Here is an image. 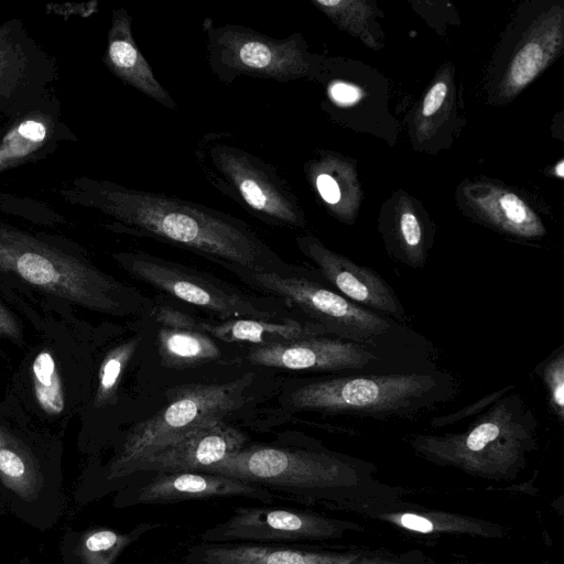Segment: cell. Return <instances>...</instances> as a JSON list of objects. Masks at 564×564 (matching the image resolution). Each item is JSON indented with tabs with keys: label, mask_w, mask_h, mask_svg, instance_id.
I'll list each match as a JSON object with an SVG mask.
<instances>
[{
	"label": "cell",
	"mask_w": 564,
	"mask_h": 564,
	"mask_svg": "<svg viewBox=\"0 0 564 564\" xmlns=\"http://www.w3.org/2000/svg\"><path fill=\"white\" fill-rule=\"evenodd\" d=\"M202 329L214 338L226 343H248L254 347L288 344L303 338L325 336L324 327L312 321L300 322L286 318L270 319L236 318L218 324L200 322Z\"/></svg>",
	"instance_id": "cell-22"
},
{
	"label": "cell",
	"mask_w": 564,
	"mask_h": 564,
	"mask_svg": "<svg viewBox=\"0 0 564 564\" xmlns=\"http://www.w3.org/2000/svg\"><path fill=\"white\" fill-rule=\"evenodd\" d=\"M204 33L209 69L225 84L239 76L286 83L310 78L316 72V62L300 33L276 39L231 23L207 25Z\"/></svg>",
	"instance_id": "cell-8"
},
{
	"label": "cell",
	"mask_w": 564,
	"mask_h": 564,
	"mask_svg": "<svg viewBox=\"0 0 564 564\" xmlns=\"http://www.w3.org/2000/svg\"><path fill=\"white\" fill-rule=\"evenodd\" d=\"M63 195L109 216L120 232L187 249L243 280L256 272L294 271L246 221L196 202L90 177L76 178Z\"/></svg>",
	"instance_id": "cell-1"
},
{
	"label": "cell",
	"mask_w": 564,
	"mask_h": 564,
	"mask_svg": "<svg viewBox=\"0 0 564 564\" xmlns=\"http://www.w3.org/2000/svg\"><path fill=\"white\" fill-rule=\"evenodd\" d=\"M300 251L312 260L322 276L339 294L357 305L371 308L405 323L406 313L393 289L372 269L358 265L346 257L326 248L313 236H297Z\"/></svg>",
	"instance_id": "cell-15"
},
{
	"label": "cell",
	"mask_w": 564,
	"mask_h": 564,
	"mask_svg": "<svg viewBox=\"0 0 564 564\" xmlns=\"http://www.w3.org/2000/svg\"><path fill=\"white\" fill-rule=\"evenodd\" d=\"M514 389L513 384H508L503 387L502 389L491 392L481 399L475 401L474 403H470L462 409H459L456 412L433 417L431 421V425L434 427H443L453 423H456L458 421H462L468 416H474L480 414L485 409H488L491 404L497 402L499 399L505 397L507 393L511 392Z\"/></svg>",
	"instance_id": "cell-29"
},
{
	"label": "cell",
	"mask_w": 564,
	"mask_h": 564,
	"mask_svg": "<svg viewBox=\"0 0 564 564\" xmlns=\"http://www.w3.org/2000/svg\"><path fill=\"white\" fill-rule=\"evenodd\" d=\"M247 359L257 366L289 370H361L378 360L369 346L336 337L315 336L288 344L252 347Z\"/></svg>",
	"instance_id": "cell-16"
},
{
	"label": "cell",
	"mask_w": 564,
	"mask_h": 564,
	"mask_svg": "<svg viewBox=\"0 0 564 564\" xmlns=\"http://www.w3.org/2000/svg\"><path fill=\"white\" fill-rule=\"evenodd\" d=\"M51 134L44 115H30L8 133L0 145V170L13 166L41 149Z\"/></svg>",
	"instance_id": "cell-23"
},
{
	"label": "cell",
	"mask_w": 564,
	"mask_h": 564,
	"mask_svg": "<svg viewBox=\"0 0 564 564\" xmlns=\"http://www.w3.org/2000/svg\"><path fill=\"white\" fill-rule=\"evenodd\" d=\"M160 522H141L127 532L93 527L66 532L59 544L63 564H115L143 534L161 528Z\"/></svg>",
	"instance_id": "cell-21"
},
{
	"label": "cell",
	"mask_w": 564,
	"mask_h": 564,
	"mask_svg": "<svg viewBox=\"0 0 564 564\" xmlns=\"http://www.w3.org/2000/svg\"><path fill=\"white\" fill-rule=\"evenodd\" d=\"M558 177H563L564 176V162L563 161H560L558 164L556 165V169H555Z\"/></svg>",
	"instance_id": "cell-34"
},
{
	"label": "cell",
	"mask_w": 564,
	"mask_h": 564,
	"mask_svg": "<svg viewBox=\"0 0 564 564\" xmlns=\"http://www.w3.org/2000/svg\"><path fill=\"white\" fill-rule=\"evenodd\" d=\"M117 509L142 505H169L217 498H248L272 503L269 490L228 476L206 471H173L138 475L115 492Z\"/></svg>",
	"instance_id": "cell-13"
},
{
	"label": "cell",
	"mask_w": 564,
	"mask_h": 564,
	"mask_svg": "<svg viewBox=\"0 0 564 564\" xmlns=\"http://www.w3.org/2000/svg\"><path fill=\"white\" fill-rule=\"evenodd\" d=\"M547 393V405L552 414L564 422V345L554 349L535 367Z\"/></svg>",
	"instance_id": "cell-27"
},
{
	"label": "cell",
	"mask_w": 564,
	"mask_h": 564,
	"mask_svg": "<svg viewBox=\"0 0 564 564\" xmlns=\"http://www.w3.org/2000/svg\"><path fill=\"white\" fill-rule=\"evenodd\" d=\"M0 270L86 308L127 316L151 302L135 289L96 268L88 259L48 240L0 224Z\"/></svg>",
	"instance_id": "cell-2"
},
{
	"label": "cell",
	"mask_w": 564,
	"mask_h": 564,
	"mask_svg": "<svg viewBox=\"0 0 564 564\" xmlns=\"http://www.w3.org/2000/svg\"><path fill=\"white\" fill-rule=\"evenodd\" d=\"M447 94V85L444 82H437L427 91L424 101L422 112L429 117L435 113L442 106Z\"/></svg>",
	"instance_id": "cell-31"
},
{
	"label": "cell",
	"mask_w": 564,
	"mask_h": 564,
	"mask_svg": "<svg viewBox=\"0 0 564 564\" xmlns=\"http://www.w3.org/2000/svg\"><path fill=\"white\" fill-rule=\"evenodd\" d=\"M546 54L538 41L524 45L512 61L509 84L512 88H522L529 84L544 66Z\"/></svg>",
	"instance_id": "cell-28"
},
{
	"label": "cell",
	"mask_w": 564,
	"mask_h": 564,
	"mask_svg": "<svg viewBox=\"0 0 564 564\" xmlns=\"http://www.w3.org/2000/svg\"><path fill=\"white\" fill-rule=\"evenodd\" d=\"M338 522L289 507H237L225 521L204 530L202 542L278 543L322 540L335 536Z\"/></svg>",
	"instance_id": "cell-14"
},
{
	"label": "cell",
	"mask_w": 564,
	"mask_h": 564,
	"mask_svg": "<svg viewBox=\"0 0 564 564\" xmlns=\"http://www.w3.org/2000/svg\"><path fill=\"white\" fill-rule=\"evenodd\" d=\"M247 436L223 419H213L123 467L106 486L102 497L121 489L138 475L205 471L245 447Z\"/></svg>",
	"instance_id": "cell-12"
},
{
	"label": "cell",
	"mask_w": 564,
	"mask_h": 564,
	"mask_svg": "<svg viewBox=\"0 0 564 564\" xmlns=\"http://www.w3.org/2000/svg\"><path fill=\"white\" fill-rule=\"evenodd\" d=\"M448 373L349 375L307 381L288 400L294 411L376 420L414 419L454 395Z\"/></svg>",
	"instance_id": "cell-3"
},
{
	"label": "cell",
	"mask_w": 564,
	"mask_h": 564,
	"mask_svg": "<svg viewBox=\"0 0 564 564\" xmlns=\"http://www.w3.org/2000/svg\"><path fill=\"white\" fill-rule=\"evenodd\" d=\"M352 557L321 553L291 544L199 542L187 549L184 564H348Z\"/></svg>",
	"instance_id": "cell-18"
},
{
	"label": "cell",
	"mask_w": 564,
	"mask_h": 564,
	"mask_svg": "<svg viewBox=\"0 0 564 564\" xmlns=\"http://www.w3.org/2000/svg\"><path fill=\"white\" fill-rule=\"evenodd\" d=\"M205 471L262 487L276 499L310 503L329 497L350 467L317 448L256 445L241 448Z\"/></svg>",
	"instance_id": "cell-7"
},
{
	"label": "cell",
	"mask_w": 564,
	"mask_h": 564,
	"mask_svg": "<svg viewBox=\"0 0 564 564\" xmlns=\"http://www.w3.org/2000/svg\"><path fill=\"white\" fill-rule=\"evenodd\" d=\"M206 181L261 221L303 228L304 212L278 169L247 151L227 132L206 133L194 151Z\"/></svg>",
	"instance_id": "cell-5"
},
{
	"label": "cell",
	"mask_w": 564,
	"mask_h": 564,
	"mask_svg": "<svg viewBox=\"0 0 564 564\" xmlns=\"http://www.w3.org/2000/svg\"><path fill=\"white\" fill-rule=\"evenodd\" d=\"M7 512V507H6V503H4V500L1 496V492H0V516L6 513Z\"/></svg>",
	"instance_id": "cell-35"
},
{
	"label": "cell",
	"mask_w": 564,
	"mask_h": 564,
	"mask_svg": "<svg viewBox=\"0 0 564 564\" xmlns=\"http://www.w3.org/2000/svg\"><path fill=\"white\" fill-rule=\"evenodd\" d=\"M139 344L133 337L110 350L101 362L96 393V405L102 406L115 400L120 378Z\"/></svg>",
	"instance_id": "cell-26"
},
{
	"label": "cell",
	"mask_w": 564,
	"mask_h": 564,
	"mask_svg": "<svg viewBox=\"0 0 564 564\" xmlns=\"http://www.w3.org/2000/svg\"><path fill=\"white\" fill-rule=\"evenodd\" d=\"M400 522L404 528L421 533H429L433 531L434 528L433 523L429 519L412 513L403 514L400 518Z\"/></svg>",
	"instance_id": "cell-33"
},
{
	"label": "cell",
	"mask_w": 564,
	"mask_h": 564,
	"mask_svg": "<svg viewBox=\"0 0 564 564\" xmlns=\"http://www.w3.org/2000/svg\"><path fill=\"white\" fill-rule=\"evenodd\" d=\"M104 63L127 86L167 109H176V102L139 50L132 34V17L124 8L112 10Z\"/></svg>",
	"instance_id": "cell-17"
},
{
	"label": "cell",
	"mask_w": 564,
	"mask_h": 564,
	"mask_svg": "<svg viewBox=\"0 0 564 564\" xmlns=\"http://www.w3.org/2000/svg\"><path fill=\"white\" fill-rule=\"evenodd\" d=\"M0 492L7 512L41 532L61 520L65 506L58 464L0 426Z\"/></svg>",
	"instance_id": "cell-9"
},
{
	"label": "cell",
	"mask_w": 564,
	"mask_h": 564,
	"mask_svg": "<svg viewBox=\"0 0 564 564\" xmlns=\"http://www.w3.org/2000/svg\"><path fill=\"white\" fill-rule=\"evenodd\" d=\"M538 420L518 392H509L463 432L415 435L411 444L426 457L478 471H505L535 445Z\"/></svg>",
	"instance_id": "cell-6"
},
{
	"label": "cell",
	"mask_w": 564,
	"mask_h": 564,
	"mask_svg": "<svg viewBox=\"0 0 564 564\" xmlns=\"http://www.w3.org/2000/svg\"><path fill=\"white\" fill-rule=\"evenodd\" d=\"M329 99L339 106H348L359 100L361 91L357 86L341 80H333L327 86Z\"/></svg>",
	"instance_id": "cell-30"
},
{
	"label": "cell",
	"mask_w": 564,
	"mask_h": 564,
	"mask_svg": "<svg viewBox=\"0 0 564 564\" xmlns=\"http://www.w3.org/2000/svg\"><path fill=\"white\" fill-rule=\"evenodd\" d=\"M33 391L40 408L48 415H58L65 409L61 376L53 355L40 351L32 362Z\"/></svg>",
	"instance_id": "cell-25"
},
{
	"label": "cell",
	"mask_w": 564,
	"mask_h": 564,
	"mask_svg": "<svg viewBox=\"0 0 564 564\" xmlns=\"http://www.w3.org/2000/svg\"><path fill=\"white\" fill-rule=\"evenodd\" d=\"M156 319L161 325L158 343L164 367L186 369L220 358L221 351L217 343L191 316L169 306H161L156 311Z\"/></svg>",
	"instance_id": "cell-20"
},
{
	"label": "cell",
	"mask_w": 564,
	"mask_h": 564,
	"mask_svg": "<svg viewBox=\"0 0 564 564\" xmlns=\"http://www.w3.org/2000/svg\"><path fill=\"white\" fill-rule=\"evenodd\" d=\"M0 337L21 338V327L15 317L0 303Z\"/></svg>",
	"instance_id": "cell-32"
},
{
	"label": "cell",
	"mask_w": 564,
	"mask_h": 564,
	"mask_svg": "<svg viewBox=\"0 0 564 564\" xmlns=\"http://www.w3.org/2000/svg\"><path fill=\"white\" fill-rule=\"evenodd\" d=\"M245 281L283 299L312 322L322 325L327 334L343 340L373 348L392 327L381 315L307 276L256 272Z\"/></svg>",
	"instance_id": "cell-11"
},
{
	"label": "cell",
	"mask_w": 564,
	"mask_h": 564,
	"mask_svg": "<svg viewBox=\"0 0 564 564\" xmlns=\"http://www.w3.org/2000/svg\"><path fill=\"white\" fill-rule=\"evenodd\" d=\"M47 63L18 20L0 25V98L22 97L26 89L36 93V85L44 86L53 72Z\"/></svg>",
	"instance_id": "cell-19"
},
{
	"label": "cell",
	"mask_w": 564,
	"mask_h": 564,
	"mask_svg": "<svg viewBox=\"0 0 564 564\" xmlns=\"http://www.w3.org/2000/svg\"><path fill=\"white\" fill-rule=\"evenodd\" d=\"M252 373L239 379L212 384L177 387L174 399L160 412L137 424L127 435L118 453L100 469L87 473L78 482L74 498L89 503L102 498L109 481L127 465L183 436L213 419H223L245 402V391Z\"/></svg>",
	"instance_id": "cell-4"
},
{
	"label": "cell",
	"mask_w": 564,
	"mask_h": 564,
	"mask_svg": "<svg viewBox=\"0 0 564 564\" xmlns=\"http://www.w3.org/2000/svg\"><path fill=\"white\" fill-rule=\"evenodd\" d=\"M113 259L135 279L223 321L270 319L264 303L209 274L142 251L118 252Z\"/></svg>",
	"instance_id": "cell-10"
},
{
	"label": "cell",
	"mask_w": 564,
	"mask_h": 564,
	"mask_svg": "<svg viewBox=\"0 0 564 564\" xmlns=\"http://www.w3.org/2000/svg\"><path fill=\"white\" fill-rule=\"evenodd\" d=\"M495 203L496 207L481 208L502 230L527 238L541 236L544 232L539 219L516 194L500 193Z\"/></svg>",
	"instance_id": "cell-24"
},
{
	"label": "cell",
	"mask_w": 564,
	"mask_h": 564,
	"mask_svg": "<svg viewBox=\"0 0 564 564\" xmlns=\"http://www.w3.org/2000/svg\"><path fill=\"white\" fill-rule=\"evenodd\" d=\"M15 564H33L31 558L29 556H23L18 563Z\"/></svg>",
	"instance_id": "cell-36"
}]
</instances>
